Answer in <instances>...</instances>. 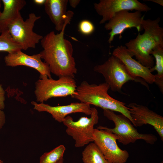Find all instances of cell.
I'll use <instances>...</instances> for the list:
<instances>
[{"label": "cell", "mask_w": 163, "mask_h": 163, "mask_svg": "<svg viewBox=\"0 0 163 163\" xmlns=\"http://www.w3.org/2000/svg\"><path fill=\"white\" fill-rule=\"evenodd\" d=\"M93 140L110 163H125L127 161L129 157L128 152L119 147L116 141L117 136L104 126H100L94 129Z\"/></svg>", "instance_id": "obj_9"}, {"label": "cell", "mask_w": 163, "mask_h": 163, "mask_svg": "<svg viewBox=\"0 0 163 163\" xmlns=\"http://www.w3.org/2000/svg\"><path fill=\"white\" fill-rule=\"evenodd\" d=\"M40 18L32 13L24 21L21 16L11 22L5 31H8L13 41L21 46L22 50L35 48L43 37L33 31L35 22Z\"/></svg>", "instance_id": "obj_7"}, {"label": "cell", "mask_w": 163, "mask_h": 163, "mask_svg": "<svg viewBox=\"0 0 163 163\" xmlns=\"http://www.w3.org/2000/svg\"><path fill=\"white\" fill-rule=\"evenodd\" d=\"M41 59L39 53L30 56L24 53L21 50H19L8 53L4 58V61L7 66H27L37 70L40 73V75L46 76L49 78H52L48 66L43 62Z\"/></svg>", "instance_id": "obj_14"}, {"label": "cell", "mask_w": 163, "mask_h": 163, "mask_svg": "<svg viewBox=\"0 0 163 163\" xmlns=\"http://www.w3.org/2000/svg\"><path fill=\"white\" fill-rule=\"evenodd\" d=\"M64 159L63 158H62L59 161H58L57 163H63Z\"/></svg>", "instance_id": "obj_28"}, {"label": "cell", "mask_w": 163, "mask_h": 163, "mask_svg": "<svg viewBox=\"0 0 163 163\" xmlns=\"http://www.w3.org/2000/svg\"><path fill=\"white\" fill-rule=\"evenodd\" d=\"M5 91L2 85L0 84V109L3 110L5 107Z\"/></svg>", "instance_id": "obj_23"}, {"label": "cell", "mask_w": 163, "mask_h": 163, "mask_svg": "<svg viewBox=\"0 0 163 163\" xmlns=\"http://www.w3.org/2000/svg\"><path fill=\"white\" fill-rule=\"evenodd\" d=\"M151 54L155 60V66L149 69L152 72L156 71L157 74L155 75V83L158 86L161 92L163 93V45H159L155 47L151 51Z\"/></svg>", "instance_id": "obj_18"}, {"label": "cell", "mask_w": 163, "mask_h": 163, "mask_svg": "<svg viewBox=\"0 0 163 163\" xmlns=\"http://www.w3.org/2000/svg\"><path fill=\"white\" fill-rule=\"evenodd\" d=\"M66 26L59 33L52 31L43 37L40 40L43 50L39 53L51 73L59 78L68 76L74 78L77 70L73 56L72 45L64 38Z\"/></svg>", "instance_id": "obj_1"}, {"label": "cell", "mask_w": 163, "mask_h": 163, "mask_svg": "<svg viewBox=\"0 0 163 163\" xmlns=\"http://www.w3.org/2000/svg\"><path fill=\"white\" fill-rule=\"evenodd\" d=\"M94 5L96 12L102 17L100 24L108 21L116 13L123 10H134L142 12L151 9L148 5L137 0H100Z\"/></svg>", "instance_id": "obj_10"}, {"label": "cell", "mask_w": 163, "mask_h": 163, "mask_svg": "<svg viewBox=\"0 0 163 163\" xmlns=\"http://www.w3.org/2000/svg\"><path fill=\"white\" fill-rule=\"evenodd\" d=\"M82 155L83 163H110L93 142L87 145Z\"/></svg>", "instance_id": "obj_19"}, {"label": "cell", "mask_w": 163, "mask_h": 163, "mask_svg": "<svg viewBox=\"0 0 163 163\" xmlns=\"http://www.w3.org/2000/svg\"><path fill=\"white\" fill-rule=\"evenodd\" d=\"M78 30L82 34L85 35H89L94 31V27L93 24L90 21L84 20L79 22Z\"/></svg>", "instance_id": "obj_22"}, {"label": "cell", "mask_w": 163, "mask_h": 163, "mask_svg": "<svg viewBox=\"0 0 163 163\" xmlns=\"http://www.w3.org/2000/svg\"><path fill=\"white\" fill-rule=\"evenodd\" d=\"M160 21L159 18L153 20L143 18L141 26L144 33H139L136 38L125 44L130 56H135L137 61L149 68L154 64L151 51L157 46L163 45V28L160 26Z\"/></svg>", "instance_id": "obj_2"}, {"label": "cell", "mask_w": 163, "mask_h": 163, "mask_svg": "<svg viewBox=\"0 0 163 163\" xmlns=\"http://www.w3.org/2000/svg\"><path fill=\"white\" fill-rule=\"evenodd\" d=\"M128 108L133 125L140 127L144 125L152 126L163 140V117L146 106L131 103L126 105Z\"/></svg>", "instance_id": "obj_13"}, {"label": "cell", "mask_w": 163, "mask_h": 163, "mask_svg": "<svg viewBox=\"0 0 163 163\" xmlns=\"http://www.w3.org/2000/svg\"><path fill=\"white\" fill-rule=\"evenodd\" d=\"M90 117H82L74 121L70 116H67L62 123L66 127V133L75 141V146L81 147L93 142V136L94 125L97 123L99 116L97 109L91 107Z\"/></svg>", "instance_id": "obj_6"}, {"label": "cell", "mask_w": 163, "mask_h": 163, "mask_svg": "<svg viewBox=\"0 0 163 163\" xmlns=\"http://www.w3.org/2000/svg\"><path fill=\"white\" fill-rule=\"evenodd\" d=\"M161 163H163V161H161Z\"/></svg>", "instance_id": "obj_31"}, {"label": "cell", "mask_w": 163, "mask_h": 163, "mask_svg": "<svg viewBox=\"0 0 163 163\" xmlns=\"http://www.w3.org/2000/svg\"><path fill=\"white\" fill-rule=\"evenodd\" d=\"M80 0H68V2L71 7L75 8L79 4Z\"/></svg>", "instance_id": "obj_25"}, {"label": "cell", "mask_w": 163, "mask_h": 163, "mask_svg": "<svg viewBox=\"0 0 163 163\" xmlns=\"http://www.w3.org/2000/svg\"><path fill=\"white\" fill-rule=\"evenodd\" d=\"M1 0H0V15L1 14V10H0V8H1Z\"/></svg>", "instance_id": "obj_29"}, {"label": "cell", "mask_w": 163, "mask_h": 163, "mask_svg": "<svg viewBox=\"0 0 163 163\" xmlns=\"http://www.w3.org/2000/svg\"><path fill=\"white\" fill-rule=\"evenodd\" d=\"M112 55L118 58L123 63L129 74L148 89L149 88L147 83L152 84L155 83V76L150 72V68L133 59L125 46H118L113 51Z\"/></svg>", "instance_id": "obj_12"}, {"label": "cell", "mask_w": 163, "mask_h": 163, "mask_svg": "<svg viewBox=\"0 0 163 163\" xmlns=\"http://www.w3.org/2000/svg\"><path fill=\"white\" fill-rule=\"evenodd\" d=\"M109 89V85L105 82L97 85L90 84L84 81L77 86V94L71 97L81 102L93 105L103 110L119 112L128 118L133 124L128 108L124 103L110 96L108 93Z\"/></svg>", "instance_id": "obj_3"}, {"label": "cell", "mask_w": 163, "mask_h": 163, "mask_svg": "<svg viewBox=\"0 0 163 163\" xmlns=\"http://www.w3.org/2000/svg\"><path fill=\"white\" fill-rule=\"evenodd\" d=\"M65 150L64 146L60 145L42 155L40 158L39 163H57L63 158Z\"/></svg>", "instance_id": "obj_21"}, {"label": "cell", "mask_w": 163, "mask_h": 163, "mask_svg": "<svg viewBox=\"0 0 163 163\" xmlns=\"http://www.w3.org/2000/svg\"><path fill=\"white\" fill-rule=\"evenodd\" d=\"M46 0H34L33 2L34 3L38 5H44Z\"/></svg>", "instance_id": "obj_26"}, {"label": "cell", "mask_w": 163, "mask_h": 163, "mask_svg": "<svg viewBox=\"0 0 163 163\" xmlns=\"http://www.w3.org/2000/svg\"><path fill=\"white\" fill-rule=\"evenodd\" d=\"M22 50L21 46L13 41L8 31L1 33L0 51L6 52L10 53Z\"/></svg>", "instance_id": "obj_20"}, {"label": "cell", "mask_w": 163, "mask_h": 163, "mask_svg": "<svg viewBox=\"0 0 163 163\" xmlns=\"http://www.w3.org/2000/svg\"><path fill=\"white\" fill-rule=\"evenodd\" d=\"M34 109L39 112H45L50 114L59 123L69 114L82 113L90 115L91 112L90 105L82 102H73L65 105L53 106L44 103H38L32 101L31 102Z\"/></svg>", "instance_id": "obj_15"}, {"label": "cell", "mask_w": 163, "mask_h": 163, "mask_svg": "<svg viewBox=\"0 0 163 163\" xmlns=\"http://www.w3.org/2000/svg\"><path fill=\"white\" fill-rule=\"evenodd\" d=\"M77 86L74 78L72 77L62 76L54 80L40 75L35 83L34 94L37 102L44 103L53 97L75 95Z\"/></svg>", "instance_id": "obj_4"}, {"label": "cell", "mask_w": 163, "mask_h": 163, "mask_svg": "<svg viewBox=\"0 0 163 163\" xmlns=\"http://www.w3.org/2000/svg\"><path fill=\"white\" fill-rule=\"evenodd\" d=\"M143 18L141 12L138 11L130 12L128 10H123L116 13L104 26L106 30H110L108 43L110 44L116 35H119L121 38L122 33L127 29L135 27L139 32L142 29L141 23Z\"/></svg>", "instance_id": "obj_11"}, {"label": "cell", "mask_w": 163, "mask_h": 163, "mask_svg": "<svg viewBox=\"0 0 163 163\" xmlns=\"http://www.w3.org/2000/svg\"><path fill=\"white\" fill-rule=\"evenodd\" d=\"M145 1H150L154 3L158 4L160 5L163 6V0H147Z\"/></svg>", "instance_id": "obj_27"}, {"label": "cell", "mask_w": 163, "mask_h": 163, "mask_svg": "<svg viewBox=\"0 0 163 163\" xmlns=\"http://www.w3.org/2000/svg\"><path fill=\"white\" fill-rule=\"evenodd\" d=\"M68 0H46L44 4L45 11L58 31L70 23L74 13L67 11Z\"/></svg>", "instance_id": "obj_16"}, {"label": "cell", "mask_w": 163, "mask_h": 163, "mask_svg": "<svg viewBox=\"0 0 163 163\" xmlns=\"http://www.w3.org/2000/svg\"><path fill=\"white\" fill-rule=\"evenodd\" d=\"M0 163H4L3 161L1 160L0 158Z\"/></svg>", "instance_id": "obj_30"}, {"label": "cell", "mask_w": 163, "mask_h": 163, "mask_svg": "<svg viewBox=\"0 0 163 163\" xmlns=\"http://www.w3.org/2000/svg\"><path fill=\"white\" fill-rule=\"evenodd\" d=\"M6 121V116L3 110L0 109V129L5 125Z\"/></svg>", "instance_id": "obj_24"}, {"label": "cell", "mask_w": 163, "mask_h": 163, "mask_svg": "<svg viewBox=\"0 0 163 163\" xmlns=\"http://www.w3.org/2000/svg\"><path fill=\"white\" fill-rule=\"evenodd\" d=\"M104 116L113 122L115 127L113 128L104 126L117 137V140L124 145L133 143L139 139H142L146 143L153 145L157 140L154 135L142 134L138 132L130 120L124 115L117 114L114 111L104 110Z\"/></svg>", "instance_id": "obj_5"}, {"label": "cell", "mask_w": 163, "mask_h": 163, "mask_svg": "<svg viewBox=\"0 0 163 163\" xmlns=\"http://www.w3.org/2000/svg\"><path fill=\"white\" fill-rule=\"evenodd\" d=\"M4 8L0 16V33L5 31L8 25L21 16L20 11L26 4L24 0H2Z\"/></svg>", "instance_id": "obj_17"}, {"label": "cell", "mask_w": 163, "mask_h": 163, "mask_svg": "<svg viewBox=\"0 0 163 163\" xmlns=\"http://www.w3.org/2000/svg\"><path fill=\"white\" fill-rule=\"evenodd\" d=\"M93 70L102 75L113 91H121L123 85L129 81L138 82L128 72L123 62L112 55L103 64L95 66Z\"/></svg>", "instance_id": "obj_8"}]
</instances>
